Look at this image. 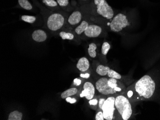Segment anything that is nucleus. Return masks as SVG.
<instances>
[{
	"instance_id": "423d86ee",
	"label": "nucleus",
	"mask_w": 160,
	"mask_h": 120,
	"mask_svg": "<svg viewBox=\"0 0 160 120\" xmlns=\"http://www.w3.org/2000/svg\"><path fill=\"white\" fill-rule=\"evenodd\" d=\"M130 25L127 16L123 13H118L113 17L109 26L112 32H119Z\"/></svg>"
},
{
	"instance_id": "f3484780",
	"label": "nucleus",
	"mask_w": 160,
	"mask_h": 120,
	"mask_svg": "<svg viewBox=\"0 0 160 120\" xmlns=\"http://www.w3.org/2000/svg\"><path fill=\"white\" fill-rule=\"evenodd\" d=\"M97 46L94 43H91L89 45L88 53L89 55L92 58H95L97 56Z\"/></svg>"
},
{
	"instance_id": "412c9836",
	"label": "nucleus",
	"mask_w": 160,
	"mask_h": 120,
	"mask_svg": "<svg viewBox=\"0 0 160 120\" xmlns=\"http://www.w3.org/2000/svg\"><path fill=\"white\" fill-rule=\"evenodd\" d=\"M18 3L22 8L27 10H31L33 6L28 0H18Z\"/></svg>"
},
{
	"instance_id": "f8f14e48",
	"label": "nucleus",
	"mask_w": 160,
	"mask_h": 120,
	"mask_svg": "<svg viewBox=\"0 0 160 120\" xmlns=\"http://www.w3.org/2000/svg\"><path fill=\"white\" fill-rule=\"evenodd\" d=\"M76 67L82 72L87 71L90 68V63L88 60L85 57L81 58L77 63Z\"/></svg>"
},
{
	"instance_id": "9d476101",
	"label": "nucleus",
	"mask_w": 160,
	"mask_h": 120,
	"mask_svg": "<svg viewBox=\"0 0 160 120\" xmlns=\"http://www.w3.org/2000/svg\"><path fill=\"white\" fill-rule=\"evenodd\" d=\"M82 17V12L79 10H76L69 16L67 19V23L71 26H75L81 23Z\"/></svg>"
},
{
	"instance_id": "39448f33",
	"label": "nucleus",
	"mask_w": 160,
	"mask_h": 120,
	"mask_svg": "<svg viewBox=\"0 0 160 120\" xmlns=\"http://www.w3.org/2000/svg\"><path fill=\"white\" fill-rule=\"evenodd\" d=\"M66 21L65 16L61 12L52 13L48 18L47 26L49 30L53 32L59 31L64 26Z\"/></svg>"
},
{
	"instance_id": "7c9ffc66",
	"label": "nucleus",
	"mask_w": 160,
	"mask_h": 120,
	"mask_svg": "<svg viewBox=\"0 0 160 120\" xmlns=\"http://www.w3.org/2000/svg\"><path fill=\"white\" fill-rule=\"evenodd\" d=\"M82 1H87L88 0H82Z\"/></svg>"
},
{
	"instance_id": "0eeeda50",
	"label": "nucleus",
	"mask_w": 160,
	"mask_h": 120,
	"mask_svg": "<svg viewBox=\"0 0 160 120\" xmlns=\"http://www.w3.org/2000/svg\"><path fill=\"white\" fill-rule=\"evenodd\" d=\"M108 78L103 77L99 79L95 84L96 89L98 93L103 95L108 96L118 94L116 90L109 86L108 83Z\"/></svg>"
},
{
	"instance_id": "f03ea898",
	"label": "nucleus",
	"mask_w": 160,
	"mask_h": 120,
	"mask_svg": "<svg viewBox=\"0 0 160 120\" xmlns=\"http://www.w3.org/2000/svg\"><path fill=\"white\" fill-rule=\"evenodd\" d=\"M115 107L122 120H128L133 114L132 103L122 94H118L115 98Z\"/></svg>"
},
{
	"instance_id": "6ab92c4d",
	"label": "nucleus",
	"mask_w": 160,
	"mask_h": 120,
	"mask_svg": "<svg viewBox=\"0 0 160 120\" xmlns=\"http://www.w3.org/2000/svg\"><path fill=\"white\" fill-rule=\"evenodd\" d=\"M59 6L64 10L68 11L71 9L69 0H56Z\"/></svg>"
},
{
	"instance_id": "c85d7f7f",
	"label": "nucleus",
	"mask_w": 160,
	"mask_h": 120,
	"mask_svg": "<svg viewBox=\"0 0 160 120\" xmlns=\"http://www.w3.org/2000/svg\"><path fill=\"white\" fill-rule=\"evenodd\" d=\"M82 81L81 80L79 79H75L73 80V84H74V85L79 86L81 84Z\"/></svg>"
},
{
	"instance_id": "c756f323",
	"label": "nucleus",
	"mask_w": 160,
	"mask_h": 120,
	"mask_svg": "<svg viewBox=\"0 0 160 120\" xmlns=\"http://www.w3.org/2000/svg\"><path fill=\"white\" fill-rule=\"evenodd\" d=\"M90 76V74H89V73H86V74H81L80 75V77L85 79H88Z\"/></svg>"
},
{
	"instance_id": "393cba45",
	"label": "nucleus",
	"mask_w": 160,
	"mask_h": 120,
	"mask_svg": "<svg viewBox=\"0 0 160 120\" xmlns=\"http://www.w3.org/2000/svg\"><path fill=\"white\" fill-rule=\"evenodd\" d=\"M98 102L99 100H98L97 98H93L92 99L89 100V103L92 107H95V110H96L97 106H98Z\"/></svg>"
},
{
	"instance_id": "7ed1b4c3",
	"label": "nucleus",
	"mask_w": 160,
	"mask_h": 120,
	"mask_svg": "<svg viewBox=\"0 0 160 120\" xmlns=\"http://www.w3.org/2000/svg\"><path fill=\"white\" fill-rule=\"evenodd\" d=\"M117 95H111L106 98L102 109L105 120H121L115 107V98Z\"/></svg>"
},
{
	"instance_id": "bb28decb",
	"label": "nucleus",
	"mask_w": 160,
	"mask_h": 120,
	"mask_svg": "<svg viewBox=\"0 0 160 120\" xmlns=\"http://www.w3.org/2000/svg\"><path fill=\"white\" fill-rule=\"evenodd\" d=\"M106 100V98H101L99 99L98 108L100 110H102L103 104H104Z\"/></svg>"
},
{
	"instance_id": "4468645a",
	"label": "nucleus",
	"mask_w": 160,
	"mask_h": 120,
	"mask_svg": "<svg viewBox=\"0 0 160 120\" xmlns=\"http://www.w3.org/2000/svg\"><path fill=\"white\" fill-rule=\"evenodd\" d=\"M42 2L45 6L50 9H59L60 6L58 3L55 0H42Z\"/></svg>"
},
{
	"instance_id": "b1692460",
	"label": "nucleus",
	"mask_w": 160,
	"mask_h": 120,
	"mask_svg": "<svg viewBox=\"0 0 160 120\" xmlns=\"http://www.w3.org/2000/svg\"><path fill=\"white\" fill-rule=\"evenodd\" d=\"M21 19L24 21V22L29 23V24H33L36 21V17L34 16L24 15L22 16Z\"/></svg>"
},
{
	"instance_id": "f257e3e1",
	"label": "nucleus",
	"mask_w": 160,
	"mask_h": 120,
	"mask_svg": "<svg viewBox=\"0 0 160 120\" xmlns=\"http://www.w3.org/2000/svg\"><path fill=\"white\" fill-rule=\"evenodd\" d=\"M155 81L149 75H145L126 88L122 94L132 103L149 100L155 92Z\"/></svg>"
},
{
	"instance_id": "a211bd4d",
	"label": "nucleus",
	"mask_w": 160,
	"mask_h": 120,
	"mask_svg": "<svg viewBox=\"0 0 160 120\" xmlns=\"http://www.w3.org/2000/svg\"><path fill=\"white\" fill-rule=\"evenodd\" d=\"M23 118L22 113L18 111H13L10 113L8 120H21Z\"/></svg>"
},
{
	"instance_id": "dca6fc26",
	"label": "nucleus",
	"mask_w": 160,
	"mask_h": 120,
	"mask_svg": "<svg viewBox=\"0 0 160 120\" xmlns=\"http://www.w3.org/2000/svg\"><path fill=\"white\" fill-rule=\"evenodd\" d=\"M110 70V68L108 66L103 65H99L96 69V72L101 76H106L108 75V72Z\"/></svg>"
},
{
	"instance_id": "5701e85b",
	"label": "nucleus",
	"mask_w": 160,
	"mask_h": 120,
	"mask_svg": "<svg viewBox=\"0 0 160 120\" xmlns=\"http://www.w3.org/2000/svg\"><path fill=\"white\" fill-rule=\"evenodd\" d=\"M111 48V46L110 44L108 42H105L103 43V45L102 46L101 53L102 54L106 55L108 54L109 50Z\"/></svg>"
},
{
	"instance_id": "6e6552de",
	"label": "nucleus",
	"mask_w": 160,
	"mask_h": 120,
	"mask_svg": "<svg viewBox=\"0 0 160 120\" xmlns=\"http://www.w3.org/2000/svg\"><path fill=\"white\" fill-rule=\"evenodd\" d=\"M83 89L80 94V97H85L87 100H91L94 97L96 89L91 82H85L83 84Z\"/></svg>"
},
{
	"instance_id": "20e7f679",
	"label": "nucleus",
	"mask_w": 160,
	"mask_h": 120,
	"mask_svg": "<svg viewBox=\"0 0 160 120\" xmlns=\"http://www.w3.org/2000/svg\"><path fill=\"white\" fill-rule=\"evenodd\" d=\"M92 4L95 6V10L98 15L107 20L112 19L114 12L106 0H93Z\"/></svg>"
},
{
	"instance_id": "aec40b11",
	"label": "nucleus",
	"mask_w": 160,
	"mask_h": 120,
	"mask_svg": "<svg viewBox=\"0 0 160 120\" xmlns=\"http://www.w3.org/2000/svg\"><path fill=\"white\" fill-rule=\"evenodd\" d=\"M59 36L63 40H72L75 38V36L73 33L71 32L61 31L59 33Z\"/></svg>"
},
{
	"instance_id": "4be33fe9",
	"label": "nucleus",
	"mask_w": 160,
	"mask_h": 120,
	"mask_svg": "<svg viewBox=\"0 0 160 120\" xmlns=\"http://www.w3.org/2000/svg\"><path fill=\"white\" fill-rule=\"evenodd\" d=\"M108 76L109 78L116 79L120 80L122 79V76L118 72H116L114 70L110 69L108 73Z\"/></svg>"
},
{
	"instance_id": "9b49d317",
	"label": "nucleus",
	"mask_w": 160,
	"mask_h": 120,
	"mask_svg": "<svg viewBox=\"0 0 160 120\" xmlns=\"http://www.w3.org/2000/svg\"><path fill=\"white\" fill-rule=\"evenodd\" d=\"M32 39L37 42L41 43L44 42L47 39V35L43 30L38 29L35 30L32 34Z\"/></svg>"
},
{
	"instance_id": "cd10ccee",
	"label": "nucleus",
	"mask_w": 160,
	"mask_h": 120,
	"mask_svg": "<svg viewBox=\"0 0 160 120\" xmlns=\"http://www.w3.org/2000/svg\"><path fill=\"white\" fill-rule=\"evenodd\" d=\"M66 101L68 102V103H70L73 104L76 103L77 100H76V98H72L70 97H69L66 98Z\"/></svg>"
},
{
	"instance_id": "ddd939ff",
	"label": "nucleus",
	"mask_w": 160,
	"mask_h": 120,
	"mask_svg": "<svg viewBox=\"0 0 160 120\" xmlns=\"http://www.w3.org/2000/svg\"><path fill=\"white\" fill-rule=\"evenodd\" d=\"M89 25V23L87 21L82 20L74 29V32L76 35H78V36L81 35L82 33L85 32Z\"/></svg>"
},
{
	"instance_id": "2eb2a0df",
	"label": "nucleus",
	"mask_w": 160,
	"mask_h": 120,
	"mask_svg": "<svg viewBox=\"0 0 160 120\" xmlns=\"http://www.w3.org/2000/svg\"><path fill=\"white\" fill-rule=\"evenodd\" d=\"M78 89L76 88H72L63 91L61 94V97L62 98L64 99V98H66L75 95L78 93Z\"/></svg>"
},
{
	"instance_id": "1a4fd4ad",
	"label": "nucleus",
	"mask_w": 160,
	"mask_h": 120,
	"mask_svg": "<svg viewBox=\"0 0 160 120\" xmlns=\"http://www.w3.org/2000/svg\"><path fill=\"white\" fill-rule=\"evenodd\" d=\"M102 32L103 29L100 26L96 24H90L83 34L88 38H96L99 36Z\"/></svg>"
},
{
	"instance_id": "a878e982",
	"label": "nucleus",
	"mask_w": 160,
	"mask_h": 120,
	"mask_svg": "<svg viewBox=\"0 0 160 120\" xmlns=\"http://www.w3.org/2000/svg\"><path fill=\"white\" fill-rule=\"evenodd\" d=\"M95 120H104V115L102 111H100L97 113L95 117Z\"/></svg>"
}]
</instances>
